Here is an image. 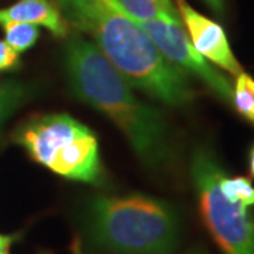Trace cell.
Listing matches in <instances>:
<instances>
[{"instance_id":"cell-11","label":"cell","mask_w":254,"mask_h":254,"mask_svg":"<svg viewBox=\"0 0 254 254\" xmlns=\"http://www.w3.org/2000/svg\"><path fill=\"white\" fill-rule=\"evenodd\" d=\"M4 30V41L6 44L14 50L18 55L28 51L34 46L40 37V28L34 24L10 21L1 24Z\"/></svg>"},{"instance_id":"cell-6","label":"cell","mask_w":254,"mask_h":254,"mask_svg":"<svg viewBox=\"0 0 254 254\" xmlns=\"http://www.w3.org/2000/svg\"><path fill=\"white\" fill-rule=\"evenodd\" d=\"M119 10V9H118ZM138 27L151 38L158 51L184 72H190L205 82L223 102L232 105L233 85L225 75L216 71L193 48L182 21L164 20H137L131 18Z\"/></svg>"},{"instance_id":"cell-17","label":"cell","mask_w":254,"mask_h":254,"mask_svg":"<svg viewBox=\"0 0 254 254\" xmlns=\"http://www.w3.org/2000/svg\"><path fill=\"white\" fill-rule=\"evenodd\" d=\"M249 168H250L252 177H254V145L252 151H250V157H249Z\"/></svg>"},{"instance_id":"cell-7","label":"cell","mask_w":254,"mask_h":254,"mask_svg":"<svg viewBox=\"0 0 254 254\" xmlns=\"http://www.w3.org/2000/svg\"><path fill=\"white\" fill-rule=\"evenodd\" d=\"M174 3L178 9L182 24L185 26L193 48L205 60L218 65L233 76L243 72L232 51L223 27L216 21L200 14L199 11L188 4L187 0H174Z\"/></svg>"},{"instance_id":"cell-16","label":"cell","mask_w":254,"mask_h":254,"mask_svg":"<svg viewBox=\"0 0 254 254\" xmlns=\"http://www.w3.org/2000/svg\"><path fill=\"white\" fill-rule=\"evenodd\" d=\"M206 4H208L210 9L213 10L215 13H222L225 9V4H223V0H203Z\"/></svg>"},{"instance_id":"cell-9","label":"cell","mask_w":254,"mask_h":254,"mask_svg":"<svg viewBox=\"0 0 254 254\" xmlns=\"http://www.w3.org/2000/svg\"><path fill=\"white\" fill-rule=\"evenodd\" d=\"M127 17L137 20L181 21L174 0H106Z\"/></svg>"},{"instance_id":"cell-15","label":"cell","mask_w":254,"mask_h":254,"mask_svg":"<svg viewBox=\"0 0 254 254\" xmlns=\"http://www.w3.org/2000/svg\"><path fill=\"white\" fill-rule=\"evenodd\" d=\"M17 236H13V235H0V252L3 250H9L10 246L16 242Z\"/></svg>"},{"instance_id":"cell-14","label":"cell","mask_w":254,"mask_h":254,"mask_svg":"<svg viewBox=\"0 0 254 254\" xmlns=\"http://www.w3.org/2000/svg\"><path fill=\"white\" fill-rule=\"evenodd\" d=\"M18 65H20V58L17 53L11 50L6 44V41L0 40V73L13 71Z\"/></svg>"},{"instance_id":"cell-2","label":"cell","mask_w":254,"mask_h":254,"mask_svg":"<svg viewBox=\"0 0 254 254\" xmlns=\"http://www.w3.org/2000/svg\"><path fill=\"white\" fill-rule=\"evenodd\" d=\"M64 68L73 95L108 116L145 165L158 168L167 161L170 145L163 115L136 96L131 83L98 47L71 36L64 48Z\"/></svg>"},{"instance_id":"cell-5","label":"cell","mask_w":254,"mask_h":254,"mask_svg":"<svg viewBox=\"0 0 254 254\" xmlns=\"http://www.w3.org/2000/svg\"><path fill=\"white\" fill-rule=\"evenodd\" d=\"M223 174L208 148H196L190 175L199 199L200 215L223 254H254V219L242 203L226 199L219 188Z\"/></svg>"},{"instance_id":"cell-4","label":"cell","mask_w":254,"mask_h":254,"mask_svg":"<svg viewBox=\"0 0 254 254\" xmlns=\"http://www.w3.org/2000/svg\"><path fill=\"white\" fill-rule=\"evenodd\" d=\"M14 141L36 163L66 180L96 184L102 177L98 138L69 115L31 119L18 127Z\"/></svg>"},{"instance_id":"cell-19","label":"cell","mask_w":254,"mask_h":254,"mask_svg":"<svg viewBox=\"0 0 254 254\" xmlns=\"http://www.w3.org/2000/svg\"><path fill=\"white\" fill-rule=\"evenodd\" d=\"M0 254H9V250H3V252H0Z\"/></svg>"},{"instance_id":"cell-3","label":"cell","mask_w":254,"mask_h":254,"mask_svg":"<svg viewBox=\"0 0 254 254\" xmlns=\"http://www.w3.org/2000/svg\"><path fill=\"white\" fill-rule=\"evenodd\" d=\"M86 227L93 243L110 254H171L181 220L167 200L141 193L99 195L88 205Z\"/></svg>"},{"instance_id":"cell-10","label":"cell","mask_w":254,"mask_h":254,"mask_svg":"<svg viewBox=\"0 0 254 254\" xmlns=\"http://www.w3.org/2000/svg\"><path fill=\"white\" fill-rule=\"evenodd\" d=\"M36 89L21 81H1L0 82V128L4 122L31 99Z\"/></svg>"},{"instance_id":"cell-18","label":"cell","mask_w":254,"mask_h":254,"mask_svg":"<svg viewBox=\"0 0 254 254\" xmlns=\"http://www.w3.org/2000/svg\"><path fill=\"white\" fill-rule=\"evenodd\" d=\"M187 254H205L203 252H199V250H192V252H188Z\"/></svg>"},{"instance_id":"cell-8","label":"cell","mask_w":254,"mask_h":254,"mask_svg":"<svg viewBox=\"0 0 254 254\" xmlns=\"http://www.w3.org/2000/svg\"><path fill=\"white\" fill-rule=\"evenodd\" d=\"M10 21L41 26L58 38L68 36L66 20L50 0H17L9 7L0 9V26Z\"/></svg>"},{"instance_id":"cell-12","label":"cell","mask_w":254,"mask_h":254,"mask_svg":"<svg viewBox=\"0 0 254 254\" xmlns=\"http://www.w3.org/2000/svg\"><path fill=\"white\" fill-rule=\"evenodd\" d=\"M232 105L240 116L254 125V79L249 73L240 72L236 76Z\"/></svg>"},{"instance_id":"cell-1","label":"cell","mask_w":254,"mask_h":254,"mask_svg":"<svg viewBox=\"0 0 254 254\" xmlns=\"http://www.w3.org/2000/svg\"><path fill=\"white\" fill-rule=\"evenodd\" d=\"M64 18L95 41L133 88L170 106L190 103L193 93L185 72L164 57L151 38L106 0H57Z\"/></svg>"},{"instance_id":"cell-13","label":"cell","mask_w":254,"mask_h":254,"mask_svg":"<svg viewBox=\"0 0 254 254\" xmlns=\"http://www.w3.org/2000/svg\"><path fill=\"white\" fill-rule=\"evenodd\" d=\"M219 188L226 199L242 203L246 208L254 205V187L246 177H227L223 173L219 180Z\"/></svg>"}]
</instances>
